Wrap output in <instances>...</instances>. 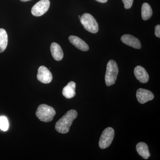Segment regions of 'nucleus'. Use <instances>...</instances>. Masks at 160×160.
I'll return each mask as SVG.
<instances>
[{"mask_svg": "<svg viewBox=\"0 0 160 160\" xmlns=\"http://www.w3.org/2000/svg\"><path fill=\"white\" fill-rule=\"evenodd\" d=\"M81 22L87 31L96 33L99 30L98 25L96 20L92 15L85 13L80 18Z\"/></svg>", "mask_w": 160, "mask_h": 160, "instance_id": "nucleus-4", "label": "nucleus"}, {"mask_svg": "<svg viewBox=\"0 0 160 160\" xmlns=\"http://www.w3.org/2000/svg\"><path fill=\"white\" fill-rule=\"evenodd\" d=\"M122 42L124 44L136 49H140L142 47L141 42L138 39L130 34H125L121 38Z\"/></svg>", "mask_w": 160, "mask_h": 160, "instance_id": "nucleus-9", "label": "nucleus"}, {"mask_svg": "<svg viewBox=\"0 0 160 160\" xmlns=\"http://www.w3.org/2000/svg\"><path fill=\"white\" fill-rule=\"evenodd\" d=\"M8 37L5 29H0V53L5 51L8 45Z\"/></svg>", "mask_w": 160, "mask_h": 160, "instance_id": "nucleus-15", "label": "nucleus"}, {"mask_svg": "<svg viewBox=\"0 0 160 160\" xmlns=\"http://www.w3.org/2000/svg\"><path fill=\"white\" fill-rule=\"evenodd\" d=\"M137 98L141 104H145L154 98V95L147 89L140 88L137 91Z\"/></svg>", "mask_w": 160, "mask_h": 160, "instance_id": "nucleus-8", "label": "nucleus"}, {"mask_svg": "<svg viewBox=\"0 0 160 160\" xmlns=\"http://www.w3.org/2000/svg\"><path fill=\"white\" fill-rule=\"evenodd\" d=\"M114 129L111 127H108L104 130L99 142L100 148L105 149L109 147L114 138Z\"/></svg>", "mask_w": 160, "mask_h": 160, "instance_id": "nucleus-5", "label": "nucleus"}, {"mask_svg": "<svg viewBox=\"0 0 160 160\" xmlns=\"http://www.w3.org/2000/svg\"><path fill=\"white\" fill-rule=\"evenodd\" d=\"M50 50L52 57L57 61H61L64 57V53L61 46L58 43L53 42L50 46Z\"/></svg>", "mask_w": 160, "mask_h": 160, "instance_id": "nucleus-12", "label": "nucleus"}, {"mask_svg": "<svg viewBox=\"0 0 160 160\" xmlns=\"http://www.w3.org/2000/svg\"><path fill=\"white\" fill-rule=\"evenodd\" d=\"M118 67L117 64L114 60H111L107 63L105 82L107 86L113 85L116 81L118 74Z\"/></svg>", "mask_w": 160, "mask_h": 160, "instance_id": "nucleus-3", "label": "nucleus"}, {"mask_svg": "<svg viewBox=\"0 0 160 160\" xmlns=\"http://www.w3.org/2000/svg\"><path fill=\"white\" fill-rule=\"evenodd\" d=\"M124 4L125 9H129L131 8L133 3V0H122Z\"/></svg>", "mask_w": 160, "mask_h": 160, "instance_id": "nucleus-18", "label": "nucleus"}, {"mask_svg": "<svg viewBox=\"0 0 160 160\" xmlns=\"http://www.w3.org/2000/svg\"><path fill=\"white\" fill-rule=\"evenodd\" d=\"M20 1H22V2H28V1H31V0H20Z\"/></svg>", "mask_w": 160, "mask_h": 160, "instance_id": "nucleus-21", "label": "nucleus"}, {"mask_svg": "<svg viewBox=\"0 0 160 160\" xmlns=\"http://www.w3.org/2000/svg\"><path fill=\"white\" fill-rule=\"evenodd\" d=\"M137 151L139 155L145 159H147L150 156L147 144L142 142L138 143L136 146Z\"/></svg>", "mask_w": 160, "mask_h": 160, "instance_id": "nucleus-14", "label": "nucleus"}, {"mask_svg": "<svg viewBox=\"0 0 160 160\" xmlns=\"http://www.w3.org/2000/svg\"><path fill=\"white\" fill-rule=\"evenodd\" d=\"M96 1L101 3H106L108 0H96Z\"/></svg>", "mask_w": 160, "mask_h": 160, "instance_id": "nucleus-20", "label": "nucleus"}, {"mask_svg": "<svg viewBox=\"0 0 160 160\" xmlns=\"http://www.w3.org/2000/svg\"><path fill=\"white\" fill-rule=\"evenodd\" d=\"M78 117V112L74 109L67 112L57 122L55 126L56 130L59 133L65 134L69 132L72 122Z\"/></svg>", "mask_w": 160, "mask_h": 160, "instance_id": "nucleus-1", "label": "nucleus"}, {"mask_svg": "<svg viewBox=\"0 0 160 160\" xmlns=\"http://www.w3.org/2000/svg\"><path fill=\"white\" fill-rule=\"evenodd\" d=\"M56 115L54 108L46 104H41L38 107L36 112L37 117L42 122H49L53 120Z\"/></svg>", "mask_w": 160, "mask_h": 160, "instance_id": "nucleus-2", "label": "nucleus"}, {"mask_svg": "<svg viewBox=\"0 0 160 160\" xmlns=\"http://www.w3.org/2000/svg\"><path fill=\"white\" fill-rule=\"evenodd\" d=\"M152 11L151 6L147 3H143L142 7V17L143 20L146 21L152 16Z\"/></svg>", "mask_w": 160, "mask_h": 160, "instance_id": "nucleus-16", "label": "nucleus"}, {"mask_svg": "<svg viewBox=\"0 0 160 160\" xmlns=\"http://www.w3.org/2000/svg\"><path fill=\"white\" fill-rule=\"evenodd\" d=\"M69 40L70 43L78 49L83 51H87L89 50V47L87 43L78 37L70 36Z\"/></svg>", "mask_w": 160, "mask_h": 160, "instance_id": "nucleus-11", "label": "nucleus"}, {"mask_svg": "<svg viewBox=\"0 0 160 160\" xmlns=\"http://www.w3.org/2000/svg\"><path fill=\"white\" fill-rule=\"evenodd\" d=\"M76 85L74 82H69L62 90L63 95L67 99L73 98L76 95Z\"/></svg>", "mask_w": 160, "mask_h": 160, "instance_id": "nucleus-13", "label": "nucleus"}, {"mask_svg": "<svg viewBox=\"0 0 160 160\" xmlns=\"http://www.w3.org/2000/svg\"><path fill=\"white\" fill-rule=\"evenodd\" d=\"M134 73L136 78L140 82L146 83L149 81V74L146 69L142 66H136L134 69Z\"/></svg>", "mask_w": 160, "mask_h": 160, "instance_id": "nucleus-10", "label": "nucleus"}, {"mask_svg": "<svg viewBox=\"0 0 160 160\" xmlns=\"http://www.w3.org/2000/svg\"><path fill=\"white\" fill-rule=\"evenodd\" d=\"M9 122L7 118L2 116L0 117V129L4 131H6L9 129Z\"/></svg>", "mask_w": 160, "mask_h": 160, "instance_id": "nucleus-17", "label": "nucleus"}, {"mask_svg": "<svg viewBox=\"0 0 160 160\" xmlns=\"http://www.w3.org/2000/svg\"><path fill=\"white\" fill-rule=\"evenodd\" d=\"M37 78L41 82L49 84L52 81V76L49 69L45 66H41L38 69Z\"/></svg>", "mask_w": 160, "mask_h": 160, "instance_id": "nucleus-7", "label": "nucleus"}, {"mask_svg": "<svg viewBox=\"0 0 160 160\" xmlns=\"http://www.w3.org/2000/svg\"><path fill=\"white\" fill-rule=\"evenodd\" d=\"M155 34L156 36L157 37L160 38V25H158L156 26L155 28Z\"/></svg>", "mask_w": 160, "mask_h": 160, "instance_id": "nucleus-19", "label": "nucleus"}, {"mask_svg": "<svg viewBox=\"0 0 160 160\" xmlns=\"http://www.w3.org/2000/svg\"><path fill=\"white\" fill-rule=\"evenodd\" d=\"M50 6L49 0H41L32 7L31 12L34 16L40 17L47 12Z\"/></svg>", "mask_w": 160, "mask_h": 160, "instance_id": "nucleus-6", "label": "nucleus"}]
</instances>
